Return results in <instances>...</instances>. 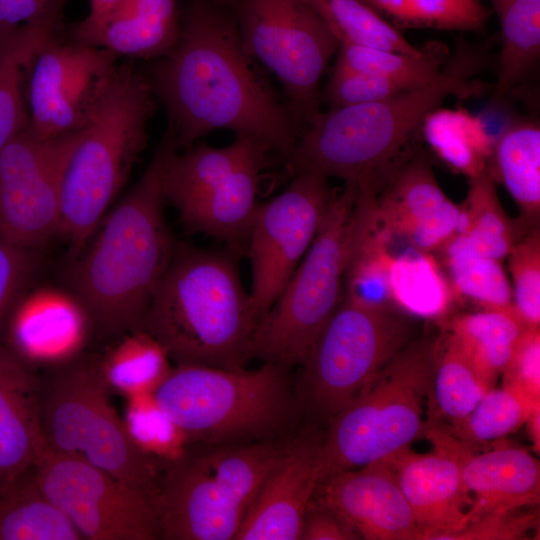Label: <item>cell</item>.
<instances>
[{"label": "cell", "mask_w": 540, "mask_h": 540, "mask_svg": "<svg viewBox=\"0 0 540 540\" xmlns=\"http://www.w3.org/2000/svg\"><path fill=\"white\" fill-rule=\"evenodd\" d=\"M147 77L164 105L177 149L215 129H230L289 156L300 132L242 45L232 9L187 0L172 49Z\"/></svg>", "instance_id": "obj_1"}, {"label": "cell", "mask_w": 540, "mask_h": 540, "mask_svg": "<svg viewBox=\"0 0 540 540\" xmlns=\"http://www.w3.org/2000/svg\"><path fill=\"white\" fill-rule=\"evenodd\" d=\"M177 150L168 128L141 178L69 270L72 293L106 338L140 328L171 260L175 246L164 216V176Z\"/></svg>", "instance_id": "obj_2"}, {"label": "cell", "mask_w": 540, "mask_h": 540, "mask_svg": "<svg viewBox=\"0 0 540 540\" xmlns=\"http://www.w3.org/2000/svg\"><path fill=\"white\" fill-rule=\"evenodd\" d=\"M479 62L463 46L426 85L320 112L287 157L290 172H314L378 188L414 154L406 151L408 144L430 111L449 96L467 100L487 91L489 85L474 78Z\"/></svg>", "instance_id": "obj_3"}, {"label": "cell", "mask_w": 540, "mask_h": 540, "mask_svg": "<svg viewBox=\"0 0 540 540\" xmlns=\"http://www.w3.org/2000/svg\"><path fill=\"white\" fill-rule=\"evenodd\" d=\"M258 320L230 253L174 247L140 328L175 364L241 368Z\"/></svg>", "instance_id": "obj_4"}, {"label": "cell", "mask_w": 540, "mask_h": 540, "mask_svg": "<svg viewBox=\"0 0 540 540\" xmlns=\"http://www.w3.org/2000/svg\"><path fill=\"white\" fill-rule=\"evenodd\" d=\"M156 96L147 75L118 64L86 124L78 131L61 188L60 228L73 258L97 229L147 146Z\"/></svg>", "instance_id": "obj_5"}, {"label": "cell", "mask_w": 540, "mask_h": 540, "mask_svg": "<svg viewBox=\"0 0 540 540\" xmlns=\"http://www.w3.org/2000/svg\"><path fill=\"white\" fill-rule=\"evenodd\" d=\"M288 369L175 364L153 394L191 447L286 438L302 416Z\"/></svg>", "instance_id": "obj_6"}, {"label": "cell", "mask_w": 540, "mask_h": 540, "mask_svg": "<svg viewBox=\"0 0 540 540\" xmlns=\"http://www.w3.org/2000/svg\"><path fill=\"white\" fill-rule=\"evenodd\" d=\"M293 437L193 446L164 465L151 493L158 539L236 540L255 496Z\"/></svg>", "instance_id": "obj_7"}, {"label": "cell", "mask_w": 540, "mask_h": 540, "mask_svg": "<svg viewBox=\"0 0 540 540\" xmlns=\"http://www.w3.org/2000/svg\"><path fill=\"white\" fill-rule=\"evenodd\" d=\"M437 341L408 343L327 423L319 449L324 478L388 460L425 436Z\"/></svg>", "instance_id": "obj_8"}, {"label": "cell", "mask_w": 540, "mask_h": 540, "mask_svg": "<svg viewBox=\"0 0 540 540\" xmlns=\"http://www.w3.org/2000/svg\"><path fill=\"white\" fill-rule=\"evenodd\" d=\"M40 422L46 446L152 493L161 465L132 443L98 356L82 354L39 374Z\"/></svg>", "instance_id": "obj_9"}, {"label": "cell", "mask_w": 540, "mask_h": 540, "mask_svg": "<svg viewBox=\"0 0 540 540\" xmlns=\"http://www.w3.org/2000/svg\"><path fill=\"white\" fill-rule=\"evenodd\" d=\"M358 186L335 191L319 230L286 286L254 330L251 357L301 365L343 298Z\"/></svg>", "instance_id": "obj_10"}, {"label": "cell", "mask_w": 540, "mask_h": 540, "mask_svg": "<svg viewBox=\"0 0 540 540\" xmlns=\"http://www.w3.org/2000/svg\"><path fill=\"white\" fill-rule=\"evenodd\" d=\"M408 320L382 300L343 296L295 386L302 414L327 424L407 344Z\"/></svg>", "instance_id": "obj_11"}, {"label": "cell", "mask_w": 540, "mask_h": 540, "mask_svg": "<svg viewBox=\"0 0 540 540\" xmlns=\"http://www.w3.org/2000/svg\"><path fill=\"white\" fill-rule=\"evenodd\" d=\"M228 6L248 55L283 86L301 135L320 113V80L339 39L301 0H231Z\"/></svg>", "instance_id": "obj_12"}, {"label": "cell", "mask_w": 540, "mask_h": 540, "mask_svg": "<svg viewBox=\"0 0 540 540\" xmlns=\"http://www.w3.org/2000/svg\"><path fill=\"white\" fill-rule=\"evenodd\" d=\"M33 466L43 491L83 540L158 539L151 494L146 490L56 453L46 444Z\"/></svg>", "instance_id": "obj_13"}, {"label": "cell", "mask_w": 540, "mask_h": 540, "mask_svg": "<svg viewBox=\"0 0 540 540\" xmlns=\"http://www.w3.org/2000/svg\"><path fill=\"white\" fill-rule=\"evenodd\" d=\"M334 192L327 177L302 172L278 196L259 204L246 246L249 295L258 322L311 246Z\"/></svg>", "instance_id": "obj_14"}, {"label": "cell", "mask_w": 540, "mask_h": 540, "mask_svg": "<svg viewBox=\"0 0 540 540\" xmlns=\"http://www.w3.org/2000/svg\"><path fill=\"white\" fill-rule=\"evenodd\" d=\"M77 135L41 138L26 128L0 151V237L36 250L59 234L62 180Z\"/></svg>", "instance_id": "obj_15"}, {"label": "cell", "mask_w": 540, "mask_h": 540, "mask_svg": "<svg viewBox=\"0 0 540 540\" xmlns=\"http://www.w3.org/2000/svg\"><path fill=\"white\" fill-rule=\"evenodd\" d=\"M112 52L61 35L32 63L27 83V128L41 138L77 132L86 124L118 65Z\"/></svg>", "instance_id": "obj_16"}, {"label": "cell", "mask_w": 540, "mask_h": 540, "mask_svg": "<svg viewBox=\"0 0 540 540\" xmlns=\"http://www.w3.org/2000/svg\"><path fill=\"white\" fill-rule=\"evenodd\" d=\"M425 437L433 450L410 447L388 459L415 519L417 540H445L469 522L472 498L461 473L462 441L446 427L429 424Z\"/></svg>", "instance_id": "obj_17"}, {"label": "cell", "mask_w": 540, "mask_h": 540, "mask_svg": "<svg viewBox=\"0 0 540 540\" xmlns=\"http://www.w3.org/2000/svg\"><path fill=\"white\" fill-rule=\"evenodd\" d=\"M322 435L294 436L255 496L236 540H300L307 511L324 479Z\"/></svg>", "instance_id": "obj_18"}, {"label": "cell", "mask_w": 540, "mask_h": 540, "mask_svg": "<svg viewBox=\"0 0 540 540\" xmlns=\"http://www.w3.org/2000/svg\"><path fill=\"white\" fill-rule=\"evenodd\" d=\"M8 346L29 366L49 370L83 354L94 328L70 292L41 287L23 295L7 321Z\"/></svg>", "instance_id": "obj_19"}, {"label": "cell", "mask_w": 540, "mask_h": 540, "mask_svg": "<svg viewBox=\"0 0 540 540\" xmlns=\"http://www.w3.org/2000/svg\"><path fill=\"white\" fill-rule=\"evenodd\" d=\"M315 498L337 512L359 539L417 540L414 516L389 460L327 476Z\"/></svg>", "instance_id": "obj_20"}, {"label": "cell", "mask_w": 540, "mask_h": 540, "mask_svg": "<svg viewBox=\"0 0 540 540\" xmlns=\"http://www.w3.org/2000/svg\"><path fill=\"white\" fill-rule=\"evenodd\" d=\"M180 16L177 0H119L99 19L74 23L70 39L117 57L158 59L176 43Z\"/></svg>", "instance_id": "obj_21"}, {"label": "cell", "mask_w": 540, "mask_h": 540, "mask_svg": "<svg viewBox=\"0 0 540 540\" xmlns=\"http://www.w3.org/2000/svg\"><path fill=\"white\" fill-rule=\"evenodd\" d=\"M472 448L462 442L460 453L463 484L474 496L469 522L491 512L539 504L540 464L527 449L499 443L475 454Z\"/></svg>", "instance_id": "obj_22"}, {"label": "cell", "mask_w": 540, "mask_h": 540, "mask_svg": "<svg viewBox=\"0 0 540 540\" xmlns=\"http://www.w3.org/2000/svg\"><path fill=\"white\" fill-rule=\"evenodd\" d=\"M39 373L0 345V489L34 465L45 441Z\"/></svg>", "instance_id": "obj_23"}, {"label": "cell", "mask_w": 540, "mask_h": 540, "mask_svg": "<svg viewBox=\"0 0 540 540\" xmlns=\"http://www.w3.org/2000/svg\"><path fill=\"white\" fill-rule=\"evenodd\" d=\"M266 156L245 163L206 196L177 207L184 226L223 240L233 250L244 249L259 207L257 193Z\"/></svg>", "instance_id": "obj_24"}, {"label": "cell", "mask_w": 540, "mask_h": 540, "mask_svg": "<svg viewBox=\"0 0 540 540\" xmlns=\"http://www.w3.org/2000/svg\"><path fill=\"white\" fill-rule=\"evenodd\" d=\"M63 31V13L0 31V151L27 128L26 95L32 63Z\"/></svg>", "instance_id": "obj_25"}, {"label": "cell", "mask_w": 540, "mask_h": 540, "mask_svg": "<svg viewBox=\"0 0 540 540\" xmlns=\"http://www.w3.org/2000/svg\"><path fill=\"white\" fill-rule=\"evenodd\" d=\"M447 199L428 161L414 153L374 191L375 223L387 243L406 240Z\"/></svg>", "instance_id": "obj_26"}, {"label": "cell", "mask_w": 540, "mask_h": 540, "mask_svg": "<svg viewBox=\"0 0 540 540\" xmlns=\"http://www.w3.org/2000/svg\"><path fill=\"white\" fill-rule=\"evenodd\" d=\"M529 326L511 305L458 315L446 336L468 359L477 375L493 388Z\"/></svg>", "instance_id": "obj_27"}, {"label": "cell", "mask_w": 540, "mask_h": 540, "mask_svg": "<svg viewBox=\"0 0 540 540\" xmlns=\"http://www.w3.org/2000/svg\"><path fill=\"white\" fill-rule=\"evenodd\" d=\"M270 148L248 136H237L223 148L200 145L183 154L175 151L164 176L166 200L176 208L198 200L221 185L236 169L252 159L267 155Z\"/></svg>", "instance_id": "obj_28"}, {"label": "cell", "mask_w": 540, "mask_h": 540, "mask_svg": "<svg viewBox=\"0 0 540 540\" xmlns=\"http://www.w3.org/2000/svg\"><path fill=\"white\" fill-rule=\"evenodd\" d=\"M492 178L500 181L531 225L540 213V124L534 117L508 122L496 139L488 163Z\"/></svg>", "instance_id": "obj_29"}, {"label": "cell", "mask_w": 540, "mask_h": 540, "mask_svg": "<svg viewBox=\"0 0 540 540\" xmlns=\"http://www.w3.org/2000/svg\"><path fill=\"white\" fill-rule=\"evenodd\" d=\"M0 540H83L31 466L0 489Z\"/></svg>", "instance_id": "obj_30"}, {"label": "cell", "mask_w": 540, "mask_h": 540, "mask_svg": "<svg viewBox=\"0 0 540 540\" xmlns=\"http://www.w3.org/2000/svg\"><path fill=\"white\" fill-rule=\"evenodd\" d=\"M500 24L501 51L491 103L498 105L535 72L540 60V0H488Z\"/></svg>", "instance_id": "obj_31"}, {"label": "cell", "mask_w": 540, "mask_h": 540, "mask_svg": "<svg viewBox=\"0 0 540 540\" xmlns=\"http://www.w3.org/2000/svg\"><path fill=\"white\" fill-rule=\"evenodd\" d=\"M420 132L449 168L472 179L488 169L494 138L479 117L464 108L437 107L422 121Z\"/></svg>", "instance_id": "obj_32"}, {"label": "cell", "mask_w": 540, "mask_h": 540, "mask_svg": "<svg viewBox=\"0 0 540 540\" xmlns=\"http://www.w3.org/2000/svg\"><path fill=\"white\" fill-rule=\"evenodd\" d=\"M457 235L476 253L502 261L513 245L535 225L514 222L499 200L488 169L469 179V189L459 204ZM538 225V224H536Z\"/></svg>", "instance_id": "obj_33"}, {"label": "cell", "mask_w": 540, "mask_h": 540, "mask_svg": "<svg viewBox=\"0 0 540 540\" xmlns=\"http://www.w3.org/2000/svg\"><path fill=\"white\" fill-rule=\"evenodd\" d=\"M170 360L163 345L139 328L116 338L98 365L109 390L126 399L153 393L170 372Z\"/></svg>", "instance_id": "obj_34"}, {"label": "cell", "mask_w": 540, "mask_h": 540, "mask_svg": "<svg viewBox=\"0 0 540 540\" xmlns=\"http://www.w3.org/2000/svg\"><path fill=\"white\" fill-rule=\"evenodd\" d=\"M385 293L406 312L425 318L444 314L453 297L450 283L431 253L416 250L390 258Z\"/></svg>", "instance_id": "obj_35"}, {"label": "cell", "mask_w": 540, "mask_h": 540, "mask_svg": "<svg viewBox=\"0 0 540 540\" xmlns=\"http://www.w3.org/2000/svg\"><path fill=\"white\" fill-rule=\"evenodd\" d=\"M439 251L453 294L475 302L482 309L513 305L512 286L502 261L476 253L457 234Z\"/></svg>", "instance_id": "obj_36"}, {"label": "cell", "mask_w": 540, "mask_h": 540, "mask_svg": "<svg viewBox=\"0 0 540 540\" xmlns=\"http://www.w3.org/2000/svg\"><path fill=\"white\" fill-rule=\"evenodd\" d=\"M539 405L540 398L514 385L502 384L488 390L461 422L446 429L472 447L496 442L523 426Z\"/></svg>", "instance_id": "obj_37"}, {"label": "cell", "mask_w": 540, "mask_h": 540, "mask_svg": "<svg viewBox=\"0 0 540 540\" xmlns=\"http://www.w3.org/2000/svg\"><path fill=\"white\" fill-rule=\"evenodd\" d=\"M315 11L341 42L419 54L392 24L361 0H301Z\"/></svg>", "instance_id": "obj_38"}, {"label": "cell", "mask_w": 540, "mask_h": 540, "mask_svg": "<svg viewBox=\"0 0 540 540\" xmlns=\"http://www.w3.org/2000/svg\"><path fill=\"white\" fill-rule=\"evenodd\" d=\"M333 73H373L433 81L450 57L441 41L427 42L419 54H407L341 42Z\"/></svg>", "instance_id": "obj_39"}, {"label": "cell", "mask_w": 540, "mask_h": 540, "mask_svg": "<svg viewBox=\"0 0 540 540\" xmlns=\"http://www.w3.org/2000/svg\"><path fill=\"white\" fill-rule=\"evenodd\" d=\"M398 30L479 31L490 15L482 0H361Z\"/></svg>", "instance_id": "obj_40"}, {"label": "cell", "mask_w": 540, "mask_h": 540, "mask_svg": "<svg viewBox=\"0 0 540 540\" xmlns=\"http://www.w3.org/2000/svg\"><path fill=\"white\" fill-rule=\"evenodd\" d=\"M490 389L447 336L437 341L431 394L438 416L428 422L444 417L451 427L458 424Z\"/></svg>", "instance_id": "obj_41"}, {"label": "cell", "mask_w": 540, "mask_h": 540, "mask_svg": "<svg viewBox=\"0 0 540 540\" xmlns=\"http://www.w3.org/2000/svg\"><path fill=\"white\" fill-rule=\"evenodd\" d=\"M122 419L129 438L146 457L161 467L181 459L190 443L153 393L125 399Z\"/></svg>", "instance_id": "obj_42"}, {"label": "cell", "mask_w": 540, "mask_h": 540, "mask_svg": "<svg viewBox=\"0 0 540 540\" xmlns=\"http://www.w3.org/2000/svg\"><path fill=\"white\" fill-rule=\"evenodd\" d=\"M513 305L530 326L540 325V230L530 228L508 253Z\"/></svg>", "instance_id": "obj_43"}, {"label": "cell", "mask_w": 540, "mask_h": 540, "mask_svg": "<svg viewBox=\"0 0 540 540\" xmlns=\"http://www.w3.org/2000/svg\"><path fill=\"white\" fill-rule=\"evenodd\" d=\"M426 84L413 78L373 73H332L323 96L329 107L335 108L378 101Z\"/></svg>", "instance_id": "obj_44"}, {"label": "cell", "mask_w": 540, "mask_h": 540, "mask_svg": "<svg viewBox=\"0 0 540 540\" xmlns=\"http://www.w3.org/2000/svg\"><path fill=\"white\" fill-rule=\"evenodd\" d=\"M39 260L35 250L21 247L0 237V332L25 294Z\"/></svg>", "instance_id": "obj_45"}, {"label": "cell", "mask_w": 540, "mask_h": 540, "mask_svg": "<svg viewBox=\"0 0 540 540\" xmlns=\"http://www.w3.org/2000/svg\"><path fill=\"white\" fill-rule=\"evenodd\" d=\"M521 509L495 511L469 522L445 540H519L536 527L538 514L520 513Z\"/></svg>", "instance_id": "obj_46"}, {"label": "cell", "mask_w": 540, "mask_h": 540, "mask_svg": "<svg viewBox=\"0 0 540 540\" xmlns=\"http://www.w3.org/2000/svg\"><path fill=\"white\" fill-rule=\"evenodd\" d=\"M503 384L521 388L540 398V328L529 326L519 339L504 369Z\"/></svg>", "instance_id": "obj_47"}, {"label": "cell", "mask_w": 540, "mask_h": 540, "mask_svg": "<svg viewBox=\"0 0 540 540\" xmlns=\"http://www.w3.org/2000/svg\"><path fill=\"white\" fill-rule=\"evenodd\" d=\"M459 204L449 198L420 223L405 240L413 250L425 253L439 251L457 233Z\"/></svg>", "instance_id": "obj_48"}, {"label": "cell", "mask_w": 540, "mask_h": 540, "mask_svg": "<svg viewBox=\"0 0 540 540\" xmlns=\"http://www.w3.org/2000/svg\"><path fill=\"white\" fill-rule=\"evenodd\" d=\"M352 528L332 508L314 498L303 525L300 540H355Z\"/></svg>", "instance_id": "obj_49"}, {"label": "cell", "mask_w": 540, "mask_h": 540, "mask_svg": "<svg viewBox=\"0 0 540 540\" xmlns=\"http://www.w3.org/2000/svg\"><path fill=\"white\" fill-rule=\"evenodd\" d=\"M67 0H0V31L63 13Z\"/></svg>", "instance_id": "obj_50"}, {"label": "cell", "mask_w": 540, "mask_h": 540, "mask_svg": "<svg viewBox=\"0 0 540 540\" xmlns=\"http://www.w3.org/2000/svg\"><path fill=\"white\" fill-rule=\"evenodd\" d=\"M524 425L533 451L538 455L540 451V405L530 413Z\"/></svg>", "instance_id": "obj_51"}, {"label": "cell", "mask_w": 540, "mask_h": 540, "mask_svg": "<svg viewBox=\"0 0 540 540\" xmlns=\"http://www.w3.org/2000/svg\"><path fill=\"white\" fill-rule=\"evenodd\" d=\"M119 0H90L88 14L82 22L90 23L103 16Z\"/></svg>", "instance_id": "obj_52"}, {"label": "cell", "mask_w": 540, "mask_h": 540, "mask_svg": "<svg viewBox=\"0 0 540 540\" xmlns=\"http://www.w3.org/2000/svg\"><path fill=\"white\" fill-rule=\"evenodd\" d=\"M214 1L219 2L221 4L229 5L231 0H214Z\"/></svg>", "instance_id": "obj_53"}]
</instances>
